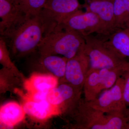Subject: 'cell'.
<instances>
[{"label":"cell","mask_w":129,"mask_h":129,"mask_svg":"<svg viewBox=\"0 0 129 129\" xmlns=\"http://www.w3.org/2000/svg\"><path fill=\"white\" fill-rule=\"evenodd\" d=\"M45 34V27L39 14L27 17L21 23L0 34L12 55L19 58L37 50Z\"/></svg>","instance_id":"1"},{"label":"cell","mask_w":129,"mask_h":129,"mask_svg":"<svg viewBox=\"0 0 129 129\" xmlns=\"http://www.w3.org/2000/svg\"><path fill=\"white\" fill-rule=\"evenodd\" d=\"M84 38L78 32L58 25L46 34L38 47L40 55H60L70 59L84 48Z\"/></svg>","instance_id":"2"},{"label":"cell","mask_w":129,"mask_h":129,"mask_svg":"<svg viewBox=\"0 0 129 129\" xmlns=\"http://www.w3.org/2000/svg\"><path fill=\"white\" fill-rule=\"evenodd\" d=\"M75 113L77 125L84 129H125V118L123 113H105L80 99L70 110Z\"/></svg>","instance_id":"3"},{"label":"cell","mask_w":129,"mask_h":129,"mask_svg":"<svg viewBox=\"0 0 129 129\" xmlns=\"http://www.w3.org/2000/svg\"><path fill=\"white\" fill-rule=\"evenodd\" d=\"M107 37L93 34L84 37V50L89 59L90 69L129 67V61L120 56L109 46Z\"/></svg>","instance_id":"4"},{"label":"cell","mask_w":129,"mask_h":129,"mask_svg":"<svg viewBox=\"0 0 129 129\" xmlns=\"http://www.w3.org/2000/svg\"><path fill=\"white\" fill-rule=\"evenodd\" d=\"M129 67L110 69H90L84 84L85 100L89 102L95 99L103 91L112 87Z\"/></svg>","instance_id":"5"},{"label":"cell","mask_w":129,"mask_h":129,"mask_svg":"<svg viewBox=\"0 0 129 129\" xmlns=\"http://www.w3.org/2000/svg\"><path fill=\"white\" fill-rule=\"evenodd\" d=\"M79 0H47L40 13L45 27V34L83 8Z\"/></svg>","instance_id":"6"},{"label":"cell","mask_w":129,"mask_h":129,"mask_svg":"<svg viewBox=\"0 0 129 129\" xmlns=\"http://www.w3.org/2000/svg\"><path fill=\"white\" fill-rule=\"evenodd\" d=\"M124 79H118L112 87L105 90L95 99L88 102L92 107L105 113H123L127 108L123 97Z\"/></svg>","instance_id":"7"},{"label":"cell","mask_w":129,"mask_h":129,"mask_svg":"<svg viewBox=\"0 0 129 129\" xmlns=\"http://www.w3.org/2000/svg\"><path fill=\"white\" fill-rule=\"evenodd\" d=\"M60 25L78 32L84 37L93 34L105 36L99 18L89 11L79 10L66 19Z\"/></svg>","instance_id":"8"},{"label":"cell","mask_w":129,"mask_h":129,"mask_svg":"<svg viewBox=\"0 0 129 129\" xmlns=\"http://www.w3.org/2000/svg\"><path fill=\"white\" fill-rule=\"evenodd\" d=\"M84 48L74 57L67 61L63 82L69 83L81 90L90 69L89 61Z\"/></svg>","instance_id":"9"},{"label":"cell","mask_w":129,"mask_h":129,"mask_svg":"<svg viewBox=\"0 0 129 129\" xmlns=\"http://www.w3.org/2000/svg\"><path fill=\"white\" fill-rule=\"evenodd\" d=\"M83 8L94 13L98 17L104 29L105 36L117 30L115 22L113 0H94L84 2Z\"/></svg>","instance_id":"10"},{"label":"cell","mask_w":129,"mask_h":129,"mask_svg":"<svg viewBox=\"0 0 129 129\" xmlns=\"http://www.w3.org/2000/svg\"><path fill=\"white\" fill-rule=\"evenodd\" d=\"M81 91L70 84L63 82L50 90L46 99L51 104L55 106L64 103L70 109L80 99Z\"/></svg>","instance_id":"11"},{"label":"cell","mask_w":129,"mask_h":129,"mask_svg":"<svg viewBox=\"0 0 129 129\" xmlns=\"http://www.w3.org/2000/svg\"><path fill=\"white\" fill-rule=\"evenodd\" d=\"M27 17L13 2L0 0V34L21 23Z\"/></svg>","instance_id":"12"},{"label":"cell","mask_w":129,"mask_h":129,"mask_svg":"<svg viewBox=\"0 0 129 129\" xmlns=\"http://www.w3.org/2000/svg\"><path fill=\"white\" fill-rule=\"evenodd\" d=\"M57 77L52 75L34 74L24 82V88L27 94L48 92L58 85Z\"/></svg>","instance_id":"13"},{"label":"cell","mask_w":129,"mask_h":129,"mask_svg":"<svg viewBox=\"0 0 129 129\" xmlns=\"http://www.w3.org/2000/svg\"><path fill=\"white\" fill-rule=\"evenodd\" d=\"M23 107L26 114L41 120L61 113L58 106L52 105L47 100L39 102L25 101Z\"/></svg>","instance_id":"14"},{"label":"cell","mask_w":129,"mask_h":129,"mask_svg":"<svg viewBox=\"0 0 129 129\" xmlns=\"http://www.w3.org/2000/svg\"><path fill=\"white\" fill-rule=\"evenodd\" d=\"M107 42L116 53L129 61V24L108 36Z\"/></svg>","instance_id":"15"},{"label":"cell","mask_w":129,"mask_h":129,"mask_svg":"<svg viewBox=\"0 0 129 129\" xmlns=\"http://www.w3.org/2000/svg\"><path fill=\"white\" fill-rule=\"evenodd\" d=\"M26 114L23 106L14 102L8 103L1 107V124L12 127L23 120Z\"/></svg>","instance_id":"16"},{"label":"cell","mask_w":129,"mask_h":129,"mask_svg":"<svg viewBox=\"0 0 129 129\" xmlns=\"http://www.w3.org/2000/svg\"><path fill=\"white\" fill-rule=\"evenodd\" d=\"M40 55V64L53 75L63 79L68 59L57 55Z\"/></svg>","instance_id":"17"},{"label":"cell","mask_w":129,"mask_h":129,"mask_svg":"<svg viewBox=\"0 0 129 129\" xmlns=\"http://www.w3.org/2000/svg\"><path fill=\"white\" fill-rule=\"evenodd\" d=\"M14 4L26 17L39 15L47 0H13Z\"/></svg>","instance_id":"18"},{"label":"cell","mask_w":129,"mask_h":129,"mask_svg":"<svg viewBox=\"0 0 129 129\" xmlns=\"http://www.w3.org/2000/svg\"><path fill=\"white\" fill-rule=\"evenodd\" d=\"M114 11L117 28L129 24V0H113Z\"/></svg>","instance_id":"19"},{"label":"cell","mask_w":129,"mask_h":129,"mask_svg":"<svg viewBox=\"0 0 129 129\" xmlns=\"http://www.w3.org/2000/svg\"><path fill=\"white\" fill-rule=\"evenodd\" d=\"M124 79L123 97L125 103L127 107H129V69L122 75Z\"/></svg>","instance_id":"20"},{"label":"cell","mask_w":129,"mask_h":129,"mask_svg":"<svg viewBox=\"0 0 129 129\" xmlns=\"http://www.w3.org/2000/svg\"><path fill=\"white\" fill-rule=\"evenodd\" d=\"M123 114L125 120V129H129V107L126 108Z\"/></svg>","instance_id":"21"},{"label":"cell","mask_w":129,"mask_h":129,"mask_svg":"<svg viewBox=\"0 0 129 129\" xmlns=\"http://www.w3.org/2000/svg\"><path fill=\"white\" fill-rule=\"evenodd\" d=\"M84 2H88L90 1H94V0H84Z\"/></svg>","instance_id":"22"},{"label":"cell","mask_w":129,"mask_h":129,"mask_svg":"<svg viewBox=\"0 0 129 129\" xmlns=\"http://www.w3.org/2000/svg\"><path fill=\"white\" fill-rule=\"evenodd\" d=\"M9 1H11L13 2H14V1H13V0H9Z\"/></svg>","instance_id":"23"}]
</instances>
